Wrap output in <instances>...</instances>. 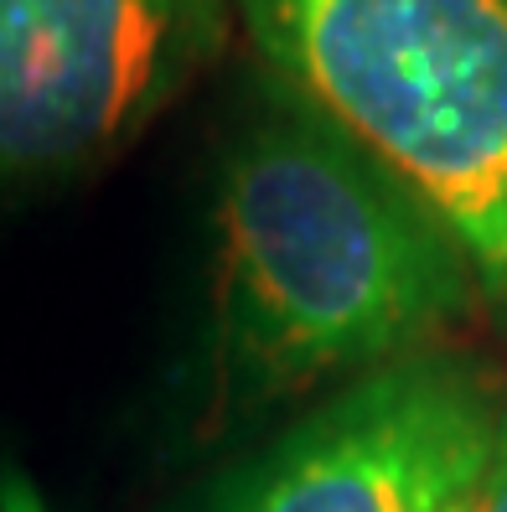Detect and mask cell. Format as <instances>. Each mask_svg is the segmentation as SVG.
Returning a JSON list of instances; mask_svg holds the SVG:
<instances>
[{
    "instance_id": "277c9868",
    "label": "cell",
    "mask_w": 507,
    "mask_h": 512,
    "mask_svg": "<svg viewBox=\"0 0 507 512\" xmlns=\"http://www.w3.org/2000/svg\"><path fill=\"white\" fill-rule=\"evenodd\" d=\"M497 419L466 363L414 352L342 383L202 512H461Z\"/></svg>"
},
{
    "instance_id": "5b68a950",
    "label": "cell",
    "mask_w": 507,
    "mask_h": 512,
    "mask_svg": "<svg viewBox=\"0 0 507 512\" xmlns=\"http://www.w3.org/2000/svg\"><path fill=\"white\" fill-rule=\"evenodd\" d=\"M461 512H507V409H502V419H497L487 466H482V476H476V487L466 492Z\"/></svg>"
},
{
    "instance_id": "8992f818",
    "label": "cell",
    "mask_w": 507,
    "mask_h": 512,
    "mask_svg": "<svg viewBox=\"0 0 507 512\" xmlns=\"http://www.w3.org/2000/svg\"><path fill=\"white\" fill-rule=\"evenodd\" d=\"M0 512H42V507H37V497H32L26 481H21V487L11 481V487H6V507H0Z\"/></svg>"
},
{
    "instance_id": "6da1fadb",
    "label": "cell",
    "mask_w": 507,
    "mask_h": 512,
    "mask_svg": "<svg viewBox=\"0 0 507 512\" xmlns=\"http://www.w3.org/2000/svg\"><path fill=\"white\" fill-rule=\"evenodd\" d=\"M476 275L373 156L295 109L233 145L218 187V337L259 399L414 357Z\"/></svg>"
},
{
    "instance_id": "3957f363",
    "label": "cell",
    "mask_w": 507,
    "mask_h": 512,
    "mask_svg": "<svg viewBox=\"0 0 507 512\" xmlns=\"http://www.w3.org/2000/svg\"><path fill=\"white\" fill-rule=\"evenodd\" d=\"M223 0H0V176L109 156L207 68Z\"/></svg>"
},
{
    "instance_id": "7a4b0ae2",
    "label": "cell",
    "mask_w": 507,
    "mask_h": 512,
    "mask_svg": "<svg viewBox=\"0 0 507 512\" xmlns=\"http://www.w3.org/2000/svg\"><path fill=\"white\" fill-rule=\"evenodd\" d=\"M264 63L507 295V0H238Z\"/></svg>"
}]
</instances>
